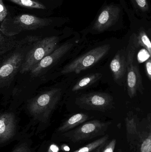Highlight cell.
I'll list each match as a JSON object with an SVG mask.
<instances>
[{
    "label": "cell",
    "instance_id": "6da1fadb",
    "mask_svg": "<svg viewBox=\"0 0 151 152\" xmlns=\"http://www.w3.org/2000/svg\"><path fill=\"white\" fill-rule=\"evenodd\" d=\"M60 18H41L29 14L8 16L1 23L0 31L7 35L14 36L22 31L36 30L56 23Z\"/></svg>",
    "mask_w": 151,
    "mask_h": 152
},
{
    "label": "cell",
    "instance_id": "7a4b0ae2",
    "mask_svg": "<svg viewBox=\"0 0 151 152\" xmlns=\"http://www.w3.org/2000/svg\"><path fill=\"white\" fill-rule=\"evenodd\" d=\"M62 90L54 88L43 92L29 100L27 109L35 120L47 122L61 98Z\"/></svg>",
    "mask_w": 151,
    "mask_h": 152
},
{
    "label": "cell",
    "instance_id": "3957f363",
    "mask_svg": "<svg viewBox=\"0 0 151 152\" xmlns=\"http://www.w3.org/2000/svg\"><path fill=\"white\" fill-rule=\"evenodd\" d=\"M59 42V38L57 36L49 37L36 41L26 54L20 73L30 72L43 58L56 49Z\"/></svg>",
    "mask_w": 151,
    "mask_h": 152
},
{
    "label": "cell",
    "instance_id": "277c9868",
    "mask_svg": "<svg viewBox=\"0 0 151 152\" xmlns=\"http://www.w3.org/2000/svg\"><path fill=\"white\" fill-rule=\"evenodd\" d=\"M111 45L106 44L96 47L66 65L61 71L63 75L79 74L92 67L109 52Z\"/></svg>",
    "mask_w": 151,
    "mask_h": 152
},
{
    "label": "cell",
    "instance_id": "5b68a950",
    "mask_svg": "<svg viewBox=\"0 0 151 152\" xmlns=\"http://www.w3.org/2000/svg\"><path fill=\"white\" fill-rule=\"evenodd\" d=\"M138 45L137 39L134 37L133 42L128 46L127 50V84L128 93L130 98L135 96L142 87L141 73L135 61V54Z\"/></svg>",
    "mask_w": 151,
    "mask_h": 152
},
{
    "label": "cell",
    "instance_id": "8992f818",
    "mask_svg": "<svg viewBox=\"0 0 151 152\" xmlns=\"http://www.w3.org/2000/svg\"><path fill=\"white\" fill-rule=\"evenodd\" d=\"M76 103L82 109L101 112L110 110L114 105L113 97L103 92H92L82 95L76 98Z\"/></svg>",
    "mask_w": 151,
    "mask_h": 152
},
{
    "label": "cell",
    "instance_id": "52a82bcc",
    "mask_svg": "<svg viewBox=\"0 0 151 152\" xmlns=\"http://www.w3.org/2000/svg\"><path fill=\"white\" fill-rule=\"evenodd\" d=\"M111 123L95 120L86 122L72 132L64 135L73 142L90 140L104 134Z\"/></svg>",
    "mask_w": 151,
    "mask_h": 152
},
{
    "label": "cell",
    "instance_id": "ba28073f",
    "mask_svg": "<svg viewBox=\"0 0 151 152\" xmlns=\"http://www.w3.org/2000/svg\"><path fill=\"white\" fill-rule=\"evenodd\" d=\"M23 50H17L3 61L0 68V86H9L19 69H20L25 59Z\"/></svg>",
    "mask_w": 151,
    "mask_h": 152
},
{
    "label": "cell",
    "instance_id": "9c48e42d",
    "mask_svg": "<svg viewBox=\"0 0 151 152\" xmlns=\"http://www.w3.org/2000/svg\"><path fill=\"white\" fill-rule=\"evenodd\" d=\"M73 46V44L66 42L57 48L50 54L43 58L30 72L32 77H36L43 75L53 64L60 59Z\"/></svg>",
    "mask_w": 151,
    "mask_h": 152
},
{
    "label": "cell",
    "instance_id": "30bf717a",
    "mask_svg": "<svg viewBox=\"0 0 151 152\" xmlns=\"http://www.w3.org/2000/svg\"><path fill=\"white\" fill-rule=\"evenodd\" d=\"M120 12V9L118 6L112 4L105 6L92 26V30L102 33L107 30L118 21Z\"/></svg>",
    "mask_w": 151,
    "mask_h": 152
},
{
    "label": "cell",
    "instance_id": "8fae6325",
    "mask_svg": "<svg viewBox=\"0 0 151 152\" xmlns=\"http://www.w3.org/2000/svg\"><path fill=\"white\" fill-rule=\"evenodd\" d=\"M16 120L12 113H1L0 116V143H5L16 134Z\"/></svg>",
    "mask_w": 151,
    "mask_h": 152
},
{
    "label": "cell",
    "instance_id": "7c38bea8",
    "mask_svg": "<svg viewBox=\"0 0 151 152\" xmlns=\"http://www.w3.org/2000/svg\"><path fill=\"white\" fill-rule=\"evenodd\" d=\"M110 69L114 80H120L127 70V60L123 51H119L114 56L110 63Z\"/></svg>",
    "mask_w": 151,
    "mask_h": 152
},
{
    "label": "cell",
    "instance_id": "4fadbf2b",
    "mask_svg": "<svg viewBox=\"0 0 151 152\" xmlns=\"http://www.w3.org/2000/svg\"><path fill=\"white\" fill-rule=\"evenodd\" d=\"M127 141L130 144L138 143L140 138V127L137 118L129 116L125 119Z\"/></svg>",
    "mask_w": 151,
    "mask_h": 152
},
{
    "label": "cell",
    "instance_id": "5bb4252c",
    "mask_svg": "<svg viewBox=\"0 0 151 152\" xmlns=\"http://www.w3.org/2000/svg\"><path fill=\"white\" fill-rule=\"evenodd\" d=\"M148 119V123L145 128L142 131L140 130V152H151V112Z\"/></svg>",
    "mask_w": 151,
    "mask_h": 152
},
{
    "label": "cell",
    "instance_id": "9a60e30c",
    "mask_svg": "<svg viewBox=\"0 0 151 152\" xmlns=\"http://www.w3.org/2000/svg\"><path fill=\"white\" fill-rule=\"evenodd\" d=\"M89 117L84 113H78L70 117L58 129V132H66L87 120Z\"/></svg>",
    "mask_w": 151,
    "mask_h": 152
},
{
    "label": "cell",
    "instance_id": "2e32d148",
    "mask_svg": "<svg viewBox=\"0 0 151 152\" xmlns=\"http://www.w3.org/2000/svg\"><path fill=\"white\" fill-rule=\"evenodd\" d=\"M21 42L17 41L13 36L7 35L1 32L0 34V55L2 56L6 53L15 47L20 46Z\"/></svg>",
    "mask_w": 151,
    "mask_h": 152
},
{
    "label": "cell",
    "instance_id": "e0dca14e",
    "mask_svg": "<svg viewBox=\"0 0 151 152\" xmlns=\"http://www.w3.org/2000/svg\"><path fill=\"white\" fill-rule=\"evenodd\" d=\"M109 136L105 135L73 152H101L108 143Z\"/></svg>",
    "mask_w": 151,
    "mask_h": 152
},
{
    "label": "cell",
    "instance_id": "ac0fdd59",
    "mask_svg": "<svg viewBox=\"0 0 151 152\" xmlns=\"http://www.w3.org/2000/svg\"><path fill=\"white\" fill-rule=\"evenodd\" d=\"M103 76L101 73H95L88 75L80 79L73 87L72 91L73 92L79 91L91 86L98 81Z\"/></svg>",
    "mask_w": 151,
    "mask_h": 152
},
{
    "label": "cell",
    "instance_id": "d6986e66",
    "mask_svg": "<svg viewBox=\"0 0 151 152\" xmlns=\"http://www.w3.org/2000/svg\"><path fill=\"white\" fill-rule=\"evenodd\" d=\"M21 7L32 9L46 10L44 4L35 0H9Z\"/></svg>",
    "mask_w": 151,
    "mask_h": 152
},
{
    "label": "cell",
    "instance_id": "ffe728a7",
    "mask_svg": "<svg viewBox=\"0 0 151 152\" xmlns=\"http://www.w3.org/2000/svg\"><path fill=\"white\" fill-rule=\"evenodd\" d=\"M138 45L143 46L148 52L151 59V42L148 35L143 30L140 31L137 37Z\"/></svg>",
    "mask_w": 151,
    "mask_h": 152
},
{
    "label": "cell",
    "instance_id": "44dd1931",
    "mask_svg": "<svg viewBox=\"0 0 151 152\" xmlns=\"http://www.w3.org/2000/svg\"><path fill=\"white\" fill-rule=\"evenodd\" d=\"M8 11L4 2L3 0H0V22L2 23L8 17Z\"/></svg>",
    "mask_w": 151,
    "mask_h": 152
},
{
    "label": "cell",
    "instance_id": "7402d4cb",
    "mask_svg": "<svg viewBox=\"0 0 151 152\" xmlns=\"http://www.w3.org/2000/svg\"><path fill=\"white\" fill-rule=\"evenodd\" d=\"M116 144V140L113 139L111 141L108 143L103 150L101 152H113L115 150Z\"/></svg>",
    "mask_w": 151,
    "mask_h": 152
},
{
    "label": "cell",
    "instance_id": "603a6c76",
    "mask_svg": "<svg viewBox=\"0 0 151 152\" xmlns=\"http://www.w3.org/2000/svg\"><path fill=\"white\" fill-rule=\"evenodd\" d=\"M11 152H31L30 148L26 143L21 144L17 146Z\"/></svg>",
    "mask_w": 151,
    "mask_h": 152
},
{
    "label": "cell",
    "instance_id": "cb8c5ba5",
    "mask_svg": "<svg viewBox=\"0 0 151 152\" xmlns=\"http://www.w3.org/2000/svg\"><path fill=\"white\" fill-rule=\"evenodd\" d=\"M139 8L143 11L147 10L148 9V4L146 0H135Z\"/></svg>",
    "mask_w": 151,
    "mask_h": 152
},
{
    "label": "cell",
    "instance_id": "d4e9b609",
    "mask_svg": "<svg viewBox=\"0 0 151 152\" xmlns=\"http://www.w3.org/2000/svg\"><path fill=\"white\" fill-rule=\"evenodd\" d=\"M145 69L146 74L150 80L151 81V59L150 58L148 59L145 63Z\"/></svg>",
    "mask_w": 151,
    "mask_h": 152
},
{
    "label": "cell",
    "instance_id": "484cf974",
    "mask_svg": "<svg viewBox=\"0 0 151 152\" xmlns=\"http://www.w3.org/2000/svg\"><path fill=\"white\" fill-rule=\"evenodd\" d=\"M59 148L56 145L53 144L51 145L49 147L48 152H59Z\"/></svg>",
    "mask_w": 151,
    "mask_h": 152
},
{
    "label": "cell",
    "instance_id": "4316f807",
    "mask_svg": "<svg viewBox=\"0 0 151 152\" xmlns=\"http://www.w3.org/2000/svg\"><path fill=\"white\" fill-rule=\"evenodd\" d=\"M61 150L64 151L68 152L70 151V148L66 145H63L61 146Z\"/></svg>",
    "mask_w": 151,
    "mask_h": 152
},
{
    "label": "cell",
    "instance_id": "83f0119b",
    "mask_svg": "<svg viewBox=\"0 0 151 152\" xmlns=\"http://www.w3.org/2000/svg\"><path fill=\"white\" fill-rule=\"evenodd\" d=\"M50 1H53V0H50Z\"/></svg>",
    "mask_w": 151,
    "mask_h": 152
}]
</instances>
